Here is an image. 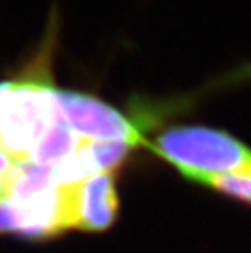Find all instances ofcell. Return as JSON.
I'll use <instances>...</instances> for the list:
<instances>
[{"instance_id":"5b68a950","label":"cell","mask_w":251,"mask_h":253,"mask_svg":"<svg viewBox=\"0 0 251 253\" xmlns=\"http://www.w3.org/2000/svg\"><path fill=\"white\" fill-rule=\"evenodd\" d=\"M85 142L87 141L83 137H80L69 126V123L62 115L59 118V121L46 132V136L33 149L30 160L38 165L54 169L59 164H62L64 160L72 157Z\"/></svg>"},{"instance_id":"7a4b0ae2","label":"cell","mask_w":251,"mask_h":253,"mask_svg":"<svg viewBox=\"0 0 251 253\" xmlns=\"http://www.w3.org/2000/svg\"><path fill=\"white\" fill-rule=\"evenodd\" d=\"M57 95L69 126L85 141L127 142L134 147H145L148 142L145 134L162 118L179 108V101H134V111L129 115L83 91L59 88Z\"/></svg>"},{"instance_id":"6da1fadb","label":"cell","mask_w":251,"mask_h":253,"mask_svg":"<svg viewBox=\"0 0 251 253\" xmlns=\"http://www.w3.org/2000/svg\"><path fill=\"white\" fill-rule=\"evenodd\" d=\"M57 40L59 20L52 12L36 51L13 75L3 79L0 150L13 162L30 160L33 149L64 115L52 71Z\"/></svg>"},{"instance_id":"277c9868","label":"cell","mask_w":251,"mask_h":253,"mask_svg":"<svg viewBox=\"0 0 251 253\" xmlns=\"http://www.w3.org/2000/svg\"><path fill=\"white\" fill-rule=\"evenodd\" d=\"M75 229L82 232H105L114 224L119 211L114 171H100L72 185Z\"/></svg>"},{"instance_id":"3957f363","label":"cell","mask_w":251,"mask_h":253,"mask_svg":"<svg viewBox=\"0 0 251 253\" xmlns=\"http://www.w3.org/2000/svg\"><path fill=\"white\" fill-rule=\"evenodd\" d=\"M158 157L183 173L251 175V147L220 129L178 126L148 141Z\"/></svg>"},{"instance_id":"8992f818","label":"cell","mask_w":251,"mask_h":253,"mask_svg":"<svg viewBox=\"0 0 251 253\" xmlns=\"http://www.w3.org/2000/svg\"><path fill=\"white\" fill-rule=\"evenodd\" d=\"M188 181L212 188L222 195L251 206V175H214V173H183Z\"/></svg>"},{"instance_id":"52a82bcc","label":"cell","mask_w":251,"mask_h":253,"mask_svg":"<svg viewBox=\"0 0 251 253\" xmlns=\"http://www.w3.org/2000/svg\"><path fill=\"white\" fill-rule=\"evenodd\" d=\"M13 165V160L0 150V198H5V190H7V178L10 169Z\"/></svg>"}]
</instances>
